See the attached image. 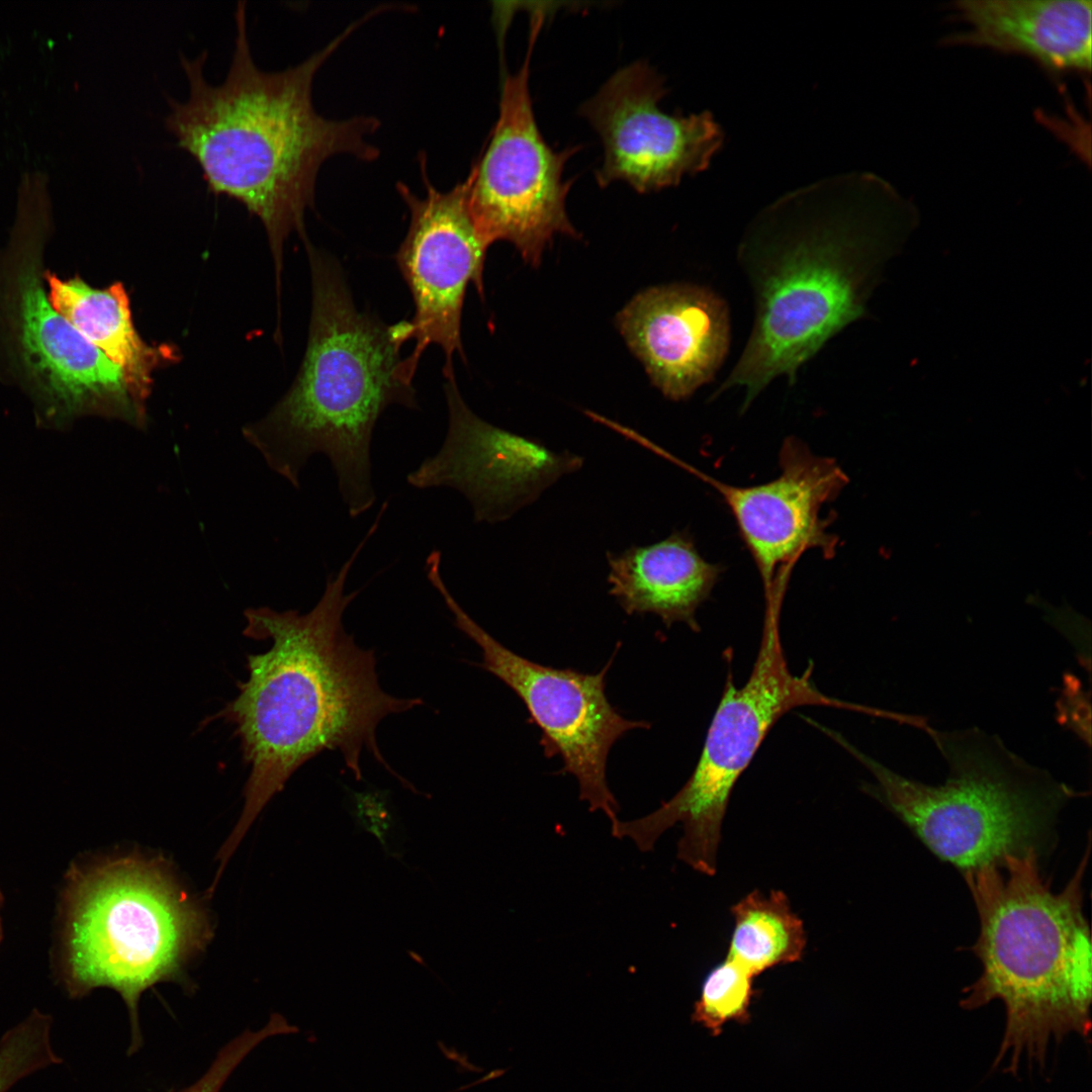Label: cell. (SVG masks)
Returning a JSON list of instances; mask_svg holds the SVG:
<instances>
[{"label": "cell", "mask_w": 1092, "mask_h": 1092, "mask_svg": "<svg viewBox=\"0 0 1092 1092\" xmlns=\"http://www.w3.org/2000/svg\"><path fill=\"white\" fill-rule=\"evenodd\" d=\"M918 222L915 205L872 174L804 188L759 212L737 248L752 329L713 396L743 388L745 411L776 378L794 384L805 363L868 315L887 263Z\"/></svg>", "instance_id": "1"}, {"label": "cell", "mask_w": 1092, "mask_h": 1092, "mask_svg": "<svg viewBox=\"0 0 1092 1092\" xmlns=\"http://www.w3.org/2000/svg\"><path fill=\"white\" fill-rule=\"evenodd\" d=\"M369 539L365 534L340 570L328 576L308 613L268 607L245 611L244 634L270 638L272 645L264 653L248 655L249 676L221 711L237 727L251 772L243 813L218 853L219 871L270 799L297 768L325 750L340 752L358 781L365 750L408 785L383 757L376 730L387 716L423 701L386 693L379 684L374 650L359 646L343 624L346 609L360 592L346 594V580Z\"/></svg>", "instance_id": "2"}, {"label": "cell", "mask_w": 1092, "mask_h": 1092, "mask_svg": "<svg viewBox=\"0 0 1092 1092\" xmlns=\"http://www.w3.org/2000/svg\"><path fill=\"white\" fill-rule=\"evenodd\" d=\"M245 4H237L232 60L220 83H209L204 76L205 51L194 59L180 54L189 95L183 101L167 96L164 124L197 162L212 193L238 200L260 218L279 284L286 238L296 232L303 243L308 240L304 213L313 208L324 162L339 154L366 162L379 156L366 139L378 128V119H328L311 99L317 70L372 14L350 24L303 62L265 71L252 55Z\"/></svg>", "instance_id": "3"}, {"label": "cell", "mask_w": 1092, "mask_h": 1092, "mask_svg": "<svg viewBox=\"0 0 1092 1092\" xmlns=\"http://www.w3.org/2000/svg\"><path fill=\"white\" fill-rule=\"evenodd\" d=\"M304 246L312 286L304 358L289 390L243 436L295 488L308 460L326 456L349 516L358 518L376 500L371 444L379 418L391 405L419 408L400 356L412 325L360 312L338 261Z\"/></svg>", "instance_id": "4"}, {"label": "cell", "mask_w": 1092, "mask_h": 1092, "mask_svg": "<svg viewBox=\"0 0 1092 1092\" xmlns=\"http://www.w3.org/2000/svg\"><path fill=\"white\" fill-rule=\"evenodd\" d=\"M1088 841L1061 892L1043 878L1033 850L963 874L979 916L972 951L983 971L963 990L960 1004L967 1010L993 1000L1004 1004L995 1068L1004 1063L1015 1074L1023 1060L1044 1068L1051 1043L1072 1033L1089 1035L1092 952L1082 888Z\"/></svg>", "instance_id": "5"}, {"label": "cell", "mask_w": 1092, "mask_h": 1092, "mask_svg": "<svg viewBox=\"0 0 1092 1092\" xmlns=\"http://www.w3.org/2000/svg\"><path fill=\"white\" fill-rule=\"evenodd\" d=\"M929 735L948 766L943 784L904 777L826 728L873 776L868 794L899 818L938 858L963 874L1000 864L1008 855L1033 850L1040 857L1055 841L1063 807L1079 794L1049 771L1009 750L978 728Z\"/></svg>", "instance_id": "6"}, {"label": "cell", "mask_w": 1092, "mask_h": 1092, "mask_svg": "<svg viewBox=\"0 0 1092 1092\" xmlns=\"http://www.w3.org/2000/svg\"><path fill=\"white\" fill-rule=\"evenodd\" d=\"M64 896V982L72 997L115 990L139 1049V1000L164 981L179 982L186 964L206 945L202 908L161 858L127 855L72 867Z\"/></svg>", "instance_id": "7"}, {"label": "cell", "mask_w": 1092, "mask_h": 1092, "mask_svg": "<svg viewBox=\"0 0 1092 1092\" xmlns=\"http://www.w3.org/2000/svg\"><path fill=\"white\" fill-rule=\"evenodd\" d=\"M782 603L765 602L762 634L751 672L741 687L728 673L699 761L688 782L650 814L611 825L617 838H630L650 851L660 835L681 823L677 857L695 871L714 876L722 824L734 786L774 725L804 706L844 709L883 717L884 711L822 693L813 682V663L802 674L791 671L782 645Z\"/></svg>", "instance_id": "8"}, {"label": "cell", "mask_w": 1092, "mask_h": 1092, "mask_svg": "<svg viewBox=\"0 0 1092 1092\" xmlns=\"http://www.w3.org/2000/svg\"><path fill=\"white\" fill-rule=\"evenodd\" d=\"M42 254V234L31 228L16 232L0 252L2 371L31 397L41 422L98 416L143 429L147 412L120 369L51 304Z\"/></svg>", "instance_id": "9"}, {"label": "cell", "mask_w": 1092, "mask_h": 1092, "mask_svg": "<svg viewBox=\"0 0 1092 1092\" xmlns=\"http://www.w3.org/2000/svg\"><path fill=\"white\" fill-rule=\"evenodd\" d=\"M543 16L533 14L527 57L504 81L499 115L488 143L464 180L474 224L488 245L512 243L527 263L538 265L558 235L573 238L563 181L567 160L577 151H554L535 120L529 92V62Z\"/></svg>", "instance_id": "10"}, {"label": "cell", "mask_w": 1092, "mask_h": 1092, "mask_svg": "<svg viewBox=\"0 0 1092 1092\" xmlns=\"http://www.w3.org/2000/svg\"><path fill=\"white\" fill-rule=\"evenodd\" d=\"M454 617L455 626L479 646L480 666L492 673L522 700L541 731L540 744L547 757L559 755L562 772L575 777L579 799L592 812L602 811L615 823L618 803L607 782L611 747L626 732L648 729L644 720L625 718L608 700L606 674L613 658L598 672L556 668L532 661L504 646L479 626L458 604L441 575L440 566L426 570Z\"/></svg>", "instance_id": "11"}, {"label": "cell", "mask_w": 1092, "mask_h": 1092, "mask_svg": "<svg viewBox=\"0 0 1092 1092\" xmlns=\"http://www.w3.org/2000/svg\"><path fill=\"white\" fill-rule=\"evenodd\" d=\"M426 194L419 197L405 184L397 190L410 211L406 236L396 263L413 296L411 340L405 364L415 375L422 354L432 344L442 348L447 380L454 379L453 358L463 356L461 318L465 292L472 282L482 294V273L489 245L469 211L465 181L448 191L436 189L422 167Z\"/></svg>", "instance_id": "12"}, {"label": "cell", "mask_w": 1092, "mask_h": 1092, "mask_svg": "<svg viewBox=\"0 0 1092 1092\" xmlns=\"http://www.w3.org/2000/svg\"><path fill=\"white\" fill-rule=\"evenodd\" d=\"M662 78L646 63L617 71L581 106L602 139L604 161L599 186L625 181L641 193L676 185L684 175L702 171L722 143L708 112L690 116L661 111Z\"/></svg>", "instance_id": "13"}, {"label": "cell", "mask_w": 1092, "mask_h": 1092, "mask_svg": "<svg viewBox=\"0 0 1092 1092\" xmlns=\"http://www.w3.org/2000/svg\"><path fill=\"white\" fill-rule=\"evenodd\" d=\"M444 391L448 410L444 442L407 474L411 486L455 489L470 503L475 522L494 524L581 467L578 455L553 451L480 419L464 401L455 379L446 381Z\"/></svg>", "instance_id": "14"}, {"label": "cell", "mask_w": 1092, "mask_h": 1092, "mask_svg": "<svg viewBox=\"0 0 1092 1092\" xmlns=\"http://www.w3.org/2000/svg\"><path fill=\"white\" fill-rule=\"evenodd\" d=\"M780 463L781 474L769 482L717 486L757 565L764 594L785 595L792 564L803 552H833L836 541L820 512L847 478L834 460L814 455L795 438L785 441Z\"/></svg>", "instance_id": "15"}, {"label": "cell", "mask_w": 1092, "mask_h": 1092, "mask_svg": "<svg viewBox=\"0 0 1092 1092\" xmlns=\"http://www.w3.org/2000/svg\"><path fill=\"white\" fill-rule=\"evenodd\" d=\"M617 324L653 384L672 400L686 399L710 382L729 351V307L701 285L645 290L621 310Z\"/></svg>", "instance_id": "16"}, {"label": "cell", "mask_w": 1092, "mask_h": 1092, "mask_svg": "<svg viewBox=\"0 0 1092 1092\" xmlns=\"http://www.w3.org/2000/svg\"><path fill=\"white\" fill-rule=\"evenodd\" d=\"M951 9L966 27L945 46L1026 57L1055 77L1091 72V0H961Z\"/></svg>", "instance_id": "17"}, {"label": "cell", "mask_w": 1092, "mask_h": 1092, "mask_svg": "<svg viewBox=\"0 0 1092 1092\" xmlns=\"http://www.w3.org/2000/svg\"><path fill=\"white\" fill-rule=\"evenodd\" d=\"M610 594L628 615L651 613L666 627L699 631L698 608L710 597L721 567L706 561L688 533L647 546L608 553Z\"/></svg>", "instance_id": "18"}, {"label": "cell", "mask_w": 1092, "mask_h": 1092, "mask_svg": "<svg viewBox=\"0 0 1092 1092\" xmlns=\"http://www.w3.org/2000/svg\"><path fill=\"white\" fill-rule=\"evenodd\" d=\"M43 278L53 307L120 369L133 399L147 411L154 372L175 354L139 335L123 284L95 288L79 276L62 279L49 271Z\"/></svg>", "instance_id": "19"}, {"label": "cell", "mask_w": 1092, "mask_h": 1092, "mask_svg": "<svg viewBox=\"0 0 1092 1092\" xmlns=\"http://www.w3.org/2000/svg\"><path fill=\"white\" fill-rule=\"evenodd\" d=\"M734 926L725 958L754 978L781 965L800 962L807 944L803 920L786 893L753 890L732 905Z\"/></svg>", "instance_id": "20"}, {"label": "cell", "mask_w": 1092, "mask_h": 1092, "mask_svg": "<svg viewBox=\"0 0 1092 1092\" xmlns=\"http://www.w3.org/2000/svg\"><path fill=\"white\" fill-rule=\"evenodd\" d=\"M754 977L725 958L705 977L694 1018L719 1032L730 1020L745 1018L753 996Z\"/></svg>", "instance_id": "21"}, {"label": "cell", "mask_w": 1092, "mask_h": 1092, "mask_svg": "<svg viewBox=\"0 0 1092 1092\" xmlns=\"http://www.w3.org/2000/svg\"><path fill=\"white\" fill-rule=\"evenodd\" d=\"M49 1015L34 1010L0 1040V1092L25 1076L60 1062L51 1044Z\"/></svg>", "instance_id": "22"}, {"label": "cell", "mask_w": 1092, "mask_h": 1092, "mask_svg": "<svg viewBox=\"0 0 1092 1092\" xmlns=\"http://www.w3.org/2000/svg\"><path fill=\"white\" fill-rule=\"evenodd\" d=\"M264 1039L265 1034L262 1030H245L217 1053L202 1077L180 1092H219L237 1066Z\"/></svg>", "instance_id": "23"}, {"label": "cell", "mask_w": 1092, "mask_h": 1092, "mask_svg": "<svg viewBox=\"0 0 1092 1092\" xmlns=\"http://www.w3.org/2000/svg\"><path fill=\"white\" fill-rule=\"evenodd\" d=\"M2 902H3V896H2V893L0 891V908L2 906ZM2 936H3V934H2V922H1V917H0V942L2 940Z\"/></svg>", "instance_id": "24"}]
</instances>
